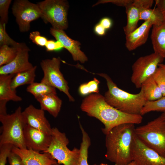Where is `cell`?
Segmentation results:
<instances>
[{"label": "cell", "instance_id": "cell-1", "mask_svg": "<svg viewBox=\"0 0 165 165\" xmlns=\"http://www.w3.org/2000/svg\"><path fill=\"white\" fill-rule=\"evenodd\" d=\"M81 110L91 117L96 118L103 123V133L107 134L113 128L121 124L141 123L143 119L140 114H131L120 111L112 106L105 101L104 96L93 93L82 100Z\"/></svg>", "mask_w": 165, "mask_h": 165}, {"label": "cell", "instance_id": "cell-2", "mask_svg": "<svg viewBox=\"0 0 165 165\" xmlns=\"http://www.w3.org/2000/svg\"><path fill=\"white\" fill-rule=\"evenodd\" d=\"M135 128L134 124H122L113 128L105 135L107 160L115 165H126L133 161L131 148Z\"/></svg>", "mask_w": 165, "mask_h": 165}, {"label": "cell", "instance_id": "cell-3", "mask_svg": "<svg viewBox=\"0 0 165 165\" xmlns=\"http://www.w3.org/2000/svg\"><path fill=\"white\" fill-rule=\"evenodd\" d=\"M97 74L104 78L106 81L108 90L104 97L108 104L124 112L140 115L147 101L142 89L137 94H131L119 88L107 74Z\"/></svg>", "mask_w": 165, "mask_h": 165}, {"label": "cell", "instance_id": "cell-4", "mask_svg": "<svg viewBox=\"0 0 165 165\" xmlns=\"http://www.w3.org/2000/svg\"><path fill=\"white\" fill-rule=\"evenodd\" d=\"M22 108L19 107L11 114L0 115L2 131L0 136V146L9 144L21 149H27L23 134L25 125Z\"/></svg>", "mask_w": 165, "mask_h": 165}, {"label": "cell", "instance_id": "cell-5", "mask_svg": "<svg viewBox=\"0 0 165 165\" xmlns=\"http://www.w3.org/2000/svg\"><path fill=\"white\" fill-rule=\"evenodd\" d=\"M135 133L146 145L165 157V116L164 113L146 124L135 128Z\"/></svg>", "mask_w": 165, "mask_h": 165}, {"label": "cell", "instance_id": "cell-6", "mask_svg": "<svg viewBox=\"0 0 165 165\" xmlns=\"http://www.w3.org/2000/svg\"><path fill=\"white\" fill-rule=\"evenodd\" d=\"M52 140L49 148L43 152L49 153L59 164L78 165L80 149L74 147L71 150L68 147L69 141L65 134L58 128H52Z\"/></svg>", "mask_w": 165, "mask_h": 165}, {"label": "cell", "instance_id": "cell-7", "mask_svg": "<svg viewBox=\"0 0 165 165\" xmlns=\"http://www.w3.org/2000/svg\"><path fill=\"white\" fill-rule=\"evenodd\" d=\"M37 4L42 13L41 18L45 23H50L55 29L64 30L68 28L69 6L67 1L45 0Z\"/></svg>", "mask_w": 165, "mask_h": 165}, {"label": "cell", "instance_id": "cell-8", "mask_svg": "<svg viewBox=\"0 0 165 165\" xmlns=\"http://www.w3.org/2000/svg\"><path fill=\"white\" fill-rule=\"evenodd\" d=\"M61 60L59 57L42 60L40 65L43 72V76L41 82L46 83L64 93L69 101H75L69 93V87L60 70Z\"/></svg>", "mask_w": 165, "mask_h": 165}, {"label": "cell", "instance_id": "cell-9", "mask_svg": "<svg viewBox=\"0 0 165 165\" xmlns=\"http://www.w3.org/2000/svg\"><path fill=\"white\" fill-rule=\"evenodd\" d=\"M164 58L153 53L139 57L132 66L131 82L136 88H141L142 83L154 73Z\"/></svg>", "mask_w": 165, "mask_h": 165}, {"label": "cell", "instance_id": "cell-10", "mask_svg": "<svg viewBox=\"0 0 165 165\" xmlns=\"http://www.w3.org/2000/svg\"><path fill=\"white\" fill-rule=\"evenodd\" d=\"M12 9L19 30L22 32L29 31L31 22L42 17L38 5L27 0H15Z\"/></svg>", "mask_w": 165, "mask_h": 165}, {"label": "cell", "instance_id": "cell-11", "mask_svg": "<svg viewBox=\"0 0 165 165\" xmlns=\"http://www.w3.org/2000/svg\"><path fill=\"white\" fill-rule=\"evenodd\" d=\"M131 152L133 161L137 165H165V157L146 145L135 134Z\"/></svg>", "mask_w": 165, "mask_h": 165}, {"label": "cell", "instance_id": "cell-12", "mask_svg": "<svg viewBox=\"0 0 165 165\" xmlns=\"http://www.w3.org/2000/svg\"><path fill=\"white\" fill-rule=\"evenodd\" d=\"M23 134L27 148L39 152L45 151L52 140L51 135L26 124L24 127Z\"/></svg>", "mask_w": 165, "mask_h": 165}, {"label": "cell", "instance_id": "cell-13", "mask_svg": "<svg viewBox=\"0 0 165 165\" xmlns=\"http://www.w3.org/2000/svg\"><path fill=\"white\" fill-rule=\"evenodd\" d=\"M22 116L25 124L51 135L52 128L46 117L44 111L30 105L22 111Z\"/></svg>", "mask_w": 165, "mask_h": 165}, {"label": "cell", "instance_id": "cell-14", "mask_svg": "<svg viewBox=\"0 0 165 165\" xmlns=\"http://www.w3.org/2000/svg\"><path fill=\"white\" fill-rule=\"evenodd\" d=\"M30 50L24 43L15 58L9 63L0 67V75L15 74L33 68L29 61Z\"/></svg>", "mask_w": 165, "mask_h": 165}, {"label": "cell", "instance_id": "cell-15", "mask_svg": "<svg viewBox=\"0 0 165 165\" xmlns=\"http://www.w3.org/2000/svg\"><path fill=\"white\" fill-rule=\"evenodd\" d=\"M50 33L57 41L61 42L63 48L71 53L74 61H79L82 63L87 61V57L80 49V43L68 37L64 30L52 28L50 29Z\"/></svg>", "mask_w": 165, "mask_h": 165}, {"label": "cell", "instance_id": "cell-16", "mask_svg": "<svg viewBox=\"0 0 165 165\" xmlns=\"http://www.w3.org/2000/svg\"><path fill=\"white\" fill-rule=\"evenodd\" d=\"M12 151L21 158L23 165H51L57 162L49 153L28 149H21L13 146Z\"/></svg>", "mask_w": 165, "mask_h": 165}, {"label": "cell", "instance_id": "cell-17", "mask_svg": "<svg viewBox=\"0 0 165 165\" xmlns=\"http://www.w3.org/2000/svg\"><path fill=\"white\" fill-rule=\"evenodd\" d=\"M152 25L149 21H144L133 31L126 35L125 46L129 51L134 50L145 43Z\"/></svg>", "mask_w": 165, "mask_h": 165}, {"label": "cell", "instance_id": "cell-18", "mask_svg": "<svg viewBox=\"0 0 165 165\" xmlns=\"http://www.w3.org/2000/svg\"><path fill=\"white\" fill-rule=\"evenodd\" d=\"M150 38L154 53L165 59V21L152 26Z\"/></svg>", "mask_w": 165, "mask_h": 165}, {"label": "cell", "instance_id": "cell-19", "mask_svg": "<svg viewBox=\"0 0 165 165\" xmlns=\"http://www.w3.org/2000/svg\"><path fill=\"white\" fill-rule=\"evenodd\" d=\"M36 100L39 103L41 109L47 111L54 118L57 116L61 110L62 101L57 94H48Z\"/></svg>", "mask_w": 165, "mask_h": 165}, {"label": "cell", "instance_id": "cell-20", "mask_svg": "<svg viewBox=\"0 0 165 165\" xmlns=\"http://www.w3.org/2000/svg\"><path fill=\"white\" fill-rule=\"evenodd\" d=\"M15 74L0 75V101L18 102L22 100L16 91L11 87L12 79Z\"/></svg>", "mask_w": 165, "mask_h": 165}, {"label": "cell", "instance_id": "cell-21", "mask_svg": "<svg viewBox=\"0 0 165 165\" xmlns=\"http://www.w3.org/2000/svg\"><path fill=\"white\" fill-rule=\"evenodd\" d=\"M127 21L126 25L123 28L126 35L133 31L138 27L140 20L141 9L134 4L133 2L125 7Z\"/></svg>", "mask_w": 165, "mask_h": 165}, {"label": "cell", "instance_id": "cell-22", "mask_svg": "<svg viewBox=\"0 0 165 165\" xmlns=\"http://www.w3.org/2000/svg\"><path fill=\"white\" fill-rule=\"evenodd\" d=\"M141 88L143 92L147 101H155L163 97L161 90L152 76L142 83Z\"/></svg>", "mask_w": 165, "mask_h": 165}, {"label": "cell", "instance_id": "cell-23", "mask_svg": "<svg viewBox=\"0 0 165 165\" xmlns=\"http://www.w3.org/2000/svg\"><path fill=\"white\" fill-rule=\"evenodd\" d=\"M36 68L37 66H35L31 69L15 74L11 82L12 89L16 90V89L20 86L29 85L34 82Z\"/></svg>", "mask_w": 165, "mask_h": 165}, {"label": "cell", "instance_id": "cell-24", "mask_svg": "<svg viewBox=\"0 0 165 165\" xmlns=\"http://www.w3.org/2000/svg\"><path fill=\"white\" fill-rule=\"evenodd\" d=\"M26 91L37 99L48 94H57L56 88L44 83L34 82L29 85Z\"/></svg>", "mask_w": 165, "mask_h": 165}, {"label": "cell", "instance_id": "cell-25", "mask_svg": "<svg viewBox=\"0 0 165 165\" xmlns=\"http://www.w3.org/2000/svg\"><path fill=\"white\" fill-rule=\"evenodd\" d=\"M140 20L149 21L152 23V26L159 25L165 21L162 14L157 8L141 10L140 13Z\"/></svg>", "mask_w": 165, "mask_h": 165}, {"label": "cell", "instance_id": "cell-26", "mask_svg": "<svg viewBox=\"0 0 165 165\" xmlns=\"http://www.w3.org/2000/svg\"><path fill=\"white\" fill-rule=\"evenodd\" d=\"M24 43L18 46L5 45L0 46V67L9 63L16 56Z\"/></svg>", "mask_w": 165, "mask_h": 165}, {"label": "cell", "instance_id": "cell-27", "mask_svg": "<svg viewBox=\"0 0 165 165\" xmlns=\"http://www.w3.org/2000/svg\"><path fill=\"white\" fill-rule=\"evenodd\" d=\"M79 125L82 134V141L79 148L80 154L78 165H88V150L91 145L90 139L82 126L80 124Z\"/></svg>", "mask_w": 165, "mask_h": 165}, {"label": "cell", "instance_id": "cell-28", "mask_svg": "<svg viewBox=\"0 0 165 165\" xmlns=\"http://www.w3.org/2000/svg\"><path fill=\"white\" fill-rule=\"evenodd\" d=\"M165 112V96L154 101H147L142 109L140 115L142 116L151 112Z\"/></svg>", "mask_w": 165, "mask_h": 165}, {"label": "cell", "instance_id": "cell-29", "mask_svg": "<svg viewBox=\"0 0 165 165\" xmlns=\"http://www.w3.org/2000/svg\"><path fill=\"white\" fill-rule=\"evenodd\" d=\"M6 24L0 23V46L5 45L12 46H19L21 43L17 42L14 40L7 33Z\"/></svg>", "mask_w": 165, "mask_h": 165}, {"label": "cell", "instance_id": "cell-30", "mask_svg": "<svg viewBox=\"0 0 165 165\" xmlns=\"http://www.w3.org/2000/svg\"><path fill=\"white\" fill-rule=\"evenodd\" d=\"M152 76L161 90L163 96H165V69L158 65Z\"/></svg>", "mask_w": 165, "mask_h": 165}, {"label": "cell", "instance_id": "cell-31", "mask_svg": "<svg viewBox=\"0 0 165 165\" xmlns=\"http://www.w3.org/2000/svg\"><path fill=\"white\" fill-rule=\"evenodd\" d=\"M11 0H0V23L6 24L8 21V10Z\"/></svg>", "mask_w": 165, "mask_h": 165}, {"label": "cell", "instance_id": "cell-32", "mask_svg": "<svg viewBox=\"0 0 165 165\" xmlns=\"http://www.w3.org/2000/svg\"><path fill=\"white\" fill-rule=\"evenodd\" d=\"M13 146L9 144L0 146V165H6L8 155L12 151Z\"/></svg>", "mask_w": 165, "mask_h": 165}, {"label": "cell", "instance_id": "cell-33", "mask_svg": "<svg viewBox=\"0 0 165 165\" xmlns=\"http://www.w3.org/2000/svg\"><path fill=\"white\" fill-rule=\"evenodd\" d=\"M29 38L34 43L41 46H45L48 41L46 37L42 36L38 31L30 32Z\"/></svg>", "mask_w": 165, "mask_h": 165}, {"label": "cell", "instance_id": "cell-34", "mask_svg": "<svg viewBox=\"0 0 165 165\" xmlns=\"http://www.w3.org/2000/svg\"><path fill=\"white\" fill-rule=\"evenodd\" d=\"M133 2V0H104L98 1L97 3L94 5L93 6L101 3H111L118 6L126 7L127 6L132 3Z\"/></svg>", "mask_w": 165, "mask_h": 165}, {"label": "cell", "instance_id": "cell-35", "mask_svg": "<svg viewBox=\"0 0 165 165\" xmlns=\"http://www.w3.org/2000/svg\"><path fill=\"white\" fill-rule=\"evenodd\" d=\"M46 50L48 51L60 50L63 48L61 42L58 41L48 40L45 46Z\"/></svg>", "mask_w": 165, "mask_h": 165}, {"label": "cell", "instance_id": "cell-36", "mask_svg": "<svg viewBox=\"0 0 165 165\" xmlns=\"http://www.w3.org/2000/svg\"><path fill=\"white\" fill-rule=\"evenodd\" d=\"M8 159L10 165H23L20 157L12 151L8 155Z\"/></svg>", "mask_w": 165, "mask_h": 165}, {"label": "cell", "instance_id": "cell-37", "mask_svg": "<svg viewBox=\"0 0 165 165\" xmlns=\"http://www.w3.org/2000/svg\"><path fill=\"white\" fill-rule=\"evenodd\" d=\"M133 3L141 10L151 8L154 3L153 0H133Z\"/></svg>", "mask_w": 165, "mask_h": 165}, {"label": "cell", "instance_id": "cell-38", "mask_svg": "<svg viewBox=\"0 0 165 165\" xmlns=\"http://www.w3.org/2000/svg\"><path fill=\"white\" fill-rule=\"evenodd\" d=\"M100 83V81L95 78L87 83L90 94L93 93H99V85Z\"/></svg>", "mask_w": 165, "mask_h": 165}, {"label": "cell", "instance_id": "cell-39", "mask_svg": "<svg viewBox=\"0 0 165 165\" xmlns=\"http://www.w3.org/2000/svg\"><path fill=\"white\" fill-rule=\"evenodd\" d=\"M78 91L79 94L82 96H86L90 94L87 83L81 84Z\"/></svg>", "mask_w": 165, "mask_h": 165}, {"label": "cell", "instance_id": "cell-40", "mask_svg": "<svg viewBox=\"0 0 165 165\" xmlns=\"http://www.w3.org/2000/svg\"><path fill=\"white\" fill-rule=\"evenodd\" d=\"M156 5L162 14L165 19V0H155Z\"/></svg>", "mask_w": 165, "mask_h": 165}, {"label": "cell", "instance_id": "cell-41", "mask_svg": "<svg viewBox=\"0 0 165 165\" xmlns=\"http://www.w3.org/2000/svg\"><path fill=\"white\" fill-rule=\"evenodd\" d=\"M100 23L105 29L110 28L112 25V21L111 20L107 17L102 19Z\"/></svg>", "mask_w": 165, "mask_h": 165}, {"label": "cell", "instance_id": "cell-42", "mask_svg": "<svg viewBox=\"0 0 165 165\" xmlns=\"http://www.w3.org/2000/svg\"><path fill=\"white\" fill-rule=\"evenodd\" d=\"M94 30L95 32L99 35H104L105 33L106 29L100 23L95 26Z\"/></svg>", "mask_w": 165, "mask_h": 165}, {"label": "cell", "instance_id": "cell-43", "mask_svg": "<svg viewBox=\"0 0 165 165\" xmlns=\"http://www.w3.org/2000/svg\"><path fill=\"white\" fill-rule=\"evenodd\" d=\"M7 102L5 101H0V115H5L7 114L6 107Z\"/></svg>", "mask_w": 165, "mask_h": 165}, {"label": "cell", "instance_id": "cell-44", "mask_svg": "<svg viewBox=\"0 0 165 165\" xmlns=\"http://www.w3.org/2000/svg\"><path fill=\"white\" fill-rule=\"evenodd\" d=\"M126 165H137L136 163L134 161H132V162L129 163Z\"/></svg>", "mask_w": 165, "mask_h": 165}, {"label": "cell", "instance_id": "cell-45", "mask_svg": "<svg viewBox=\"0 0 165 165\" xmlns=\"http://www.w3.org/2000/svg\"><path fill=\"white\" fill-rule=\"evenodd\" d=\"M158 65L161 66L165 69V64L161 63L159 64Z\"/></svg>", "mask_w": 165, "mask_h": 165}, {"label": "cell", "instance_id": "cell-46", "mask_svg": "<svg viewBox=\"0 0 165 165\" xmlns=\"http://www.w3.org/2000/svg\"><path fill=\"white\" fill-rule=\"evenodd\" d=\"M51 165H60V164H59L58 163H57V162L55 163L52 164Z\"/></svg>", "mask_w": 165, "mask_h": 165}, {"label": "cell", "instance_id": "cell-47", "mask_svg": "<svg viewBox=\"0 0 165 165\" xmlns=\"http://www.w3.org/2000/svg\"><path fill=\"white\" fill-rule=\"evenodd\" d=\"M97 165L95 164V165ZM99 165H108L107 164H104V163H101Z\"/></svg>", "mask_w": 165, "mask_h": 165}, {"label": "cell", "instance_id": "cell-48", "mask_svg": "<svg viewBox=\"0 0 165 165\" xmlns=\"http://www.w3.org/2000/svg\"><path fill=\"white\" fill-rule=\"evenodd\" d=\"M163 113H164V115H165V112H163Z\"/></svg>", "mask_w": 165, "mask_h": 165}]
</instances>
